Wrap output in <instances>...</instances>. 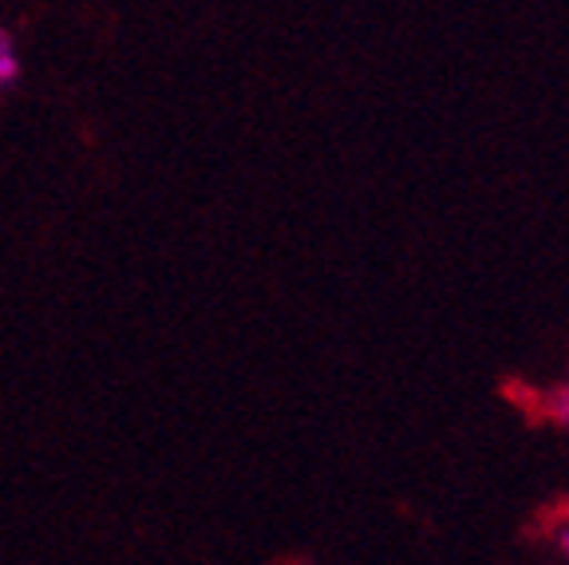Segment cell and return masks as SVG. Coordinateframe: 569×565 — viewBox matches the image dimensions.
<instances>
[{
	"label": "cell",
	"instance_id": "1",
	"mask_svg": "<svg viewBox=\"0 0 569 565\" xmlns=\"http://www.w3.org/2000/svg\"><path fill=\"white\" fill-rule=\"evenodd\" d=\"M20 80V52H17V40H12L4 28H0V96Z\"/></svg>",
	"mask_w": 569,
	"mask_h": 565
},
{
	"label": "cell",
	"instance_id": "2",
	"mask_svg": "<svg viewBox=\"0 0 569 565\" xmlns=\"http://www.w3.org/2000/svg\"><path fill=\"white\" fill-rule=\"evenodd\" d=\"M546 538H550V549H553V557H558V565H569V506L550 518Z\"/></svg>",
	"mask_w": 569,
	"mask_h": 565
},
{
	"label": "cell",
	"instance_id": "3",
	"mask_svg": "<svg viewBox=\"0 0 569 565\" xmlns=\"http://www.w3.org/2000/svg\"><path fill=\"white\" fill-rule=\"evenodd\" d=\"M542 412L553 419V424L569 427V380H561L558 388H550V391H546V399H542Z\"/></svg>",
	"mask_w": 569,
	"mask_h": 565
}]
</instances>
